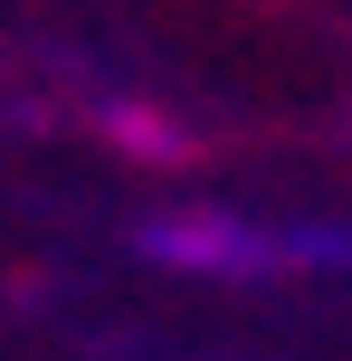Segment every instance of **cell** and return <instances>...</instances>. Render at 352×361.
<instances>
[{
    "label": "cell",
    "mask_w": 352,
    "mask_h": 361,
    "mask_svg": "<svg viewBox=\"0 0 352 361\" xmlns=\"http://www.w3.org/2000/svg\"><path fill=\"white\" fill-rule=\"evenodd\" d=\"M133 247L152 267H181V276H286V228H248V219H143Z\"/></svg>",
    "instance_id": "cell-1"
},
{
    "label": "cell",
    "mask_w": 352,
    "mask_h": 361,
    "mask_svg": "<svg viewBox=\"0 0 352 361\" xmlns=\"http://www.w3.org/2000/svg\"><path fill=\"white\" fill-rule=\"evenodd\" d=\"M105 133H114L124 152H143V162H190V133H181V124H162L152 105H114V114H105Z\"/></svg>",
    "instance_id": "cell-2"
}]
</instances>
